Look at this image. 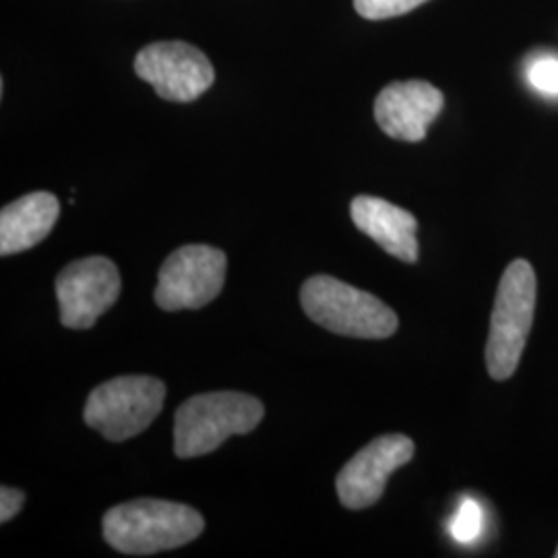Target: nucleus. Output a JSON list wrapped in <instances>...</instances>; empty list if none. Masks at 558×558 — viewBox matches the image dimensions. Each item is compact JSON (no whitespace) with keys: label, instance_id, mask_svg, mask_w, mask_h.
<instances>
[{"label":"nucleus","instance_id":"f257e3e1","mask_svg":"<svg viewBox=\"0 0 558 558\" xmlns=\"http://www.w3.org/2000/svg\"><path fill=\"white\" fill-rule=\"evenodd\" d=\"M104 539L122 555L149 557L199 538L205 519L189 505L135 499L112 507L101 521Z\"/></svg>","mask_w":558,"mask_h":558},{"label":"nucleus","instance_id":"423d86ee","mask_svg":"<svg viewBox=\"0 0 558 558\" xmlns=\"http://www.w3.org/2000/svg\"><path fill=\"white\" fill-rule=\"evenodd\" d=\"M226 253L207 244H189L161 265L156 304L161 311H195L220 296L226 281Z\"/></svg>","mask_w":558,"mask_h":558},{"label":"nucleus","instance_id":"ddd939ff","mask_svg":"<svg viewBox=\"0 0 558 558\" xmlns=\"http://www.w3.org/2000/svg\"><path fill=\"white\" fill-rule=\"evenodd\" d=\"M426 0H354L360 17L371 21L391 20L414 11Z\"/></svg>","mask_w":558,"mask_h":558},{"label":"nucleus","instance_id":"6e6552de","mask_svg":"<svg viewBox=\"0 0 558 558\" xmlns=\"http://www.w3.org/2000/svg\"><path fill=\"white\" fill-rule=\"evenodd\" d=\"M119 267L106 257L69 263L57 278L60 323L69 329H92L119 300Z\"/></svg>","mask_w":558,"mask_h":558},{"label":"nucleus","instance_id":"9b49d317","mask_svg":"<svg viewBox=\"0 0 558 558\" xmlns=\"http://www.w3.org/2000/svg\"><path fill=\"white\" fill-rule=\"evenodd\" d=\"M350 214L360 232L375 240L385 253L410 265L418 260V221L410 211L379 197L360 195L352 201Z\"/></svg>","mask_w":558,"mask_h":558},{"label":"nucleus","instance_id":"2eb2a0df","mask_svg":"<svg viewBox=\"0 0 558 558\" xmlns=\"http://www.w3.org/2000/svg\"><path fill=\"white\" fill-rule=\"evenodd\" d=\"M527 80L546 96H558V60L553 57L534 60L527 69Z\"/></svg>","mask_w":558,"mask_h":558},{"label":"nucleus","instance_id":"9d476101","mask_svg":"<svg viewBox=\"0 0 558 558\" xmlns=\"http://www.w3.org/2000/svg\"><path fill=\"white\" fill-rule=\"evenodd\" d=\"M445 106L439 89L426 81L389 83L375 101V119L391 140L418 143Z\"/></svg>","mask_w":558,"mask_h":558},{"label":"nucleus","instance_id":"f03ea898","mask_svg":"<svg viewBox=\"0 0 558 558\" xmlns=\"http://www.w3.org/2000/svg\"><path fill=\"white\" fill-rule=\"evenodd\" d=\"M259 399L239 391H214L186 399L174 418V453L180 459L214 453L234 435H248L263 420Z\"/></svg>","mask_w":558,"mask_h":558},{"label":"nucleus","instance_id":"f8f14e48","mask_svg":"<svg viewBox=\"0 0 558 558\" xmlns=\"http://www.w3.org/2000/svg\"><path fill=\"white\" fill-rule=\"evenodd\" d=\"M59 216V199L46 191L4 205L0 211V255L9 257L34 248L52 232Z\"/></svg>","mask_w":558,"mask_h":558},{"label":"nucleus","instance_id":"f3484780","mask_svg":"<svg viewBox=\"0 0 558 558\" xmlns=\"http://www.w3.org/2000/svg\"><path fill=\"white\" fill-rule=\"evenodd\" d=\"M557 558H558V548H557Z\"/></svg>","mask_w":558,"mask_h":558},{"label":"nucleus","instance_id":"39448f33","mask_svg":"<svg viewBox=\"0 0 558 558\" xmlns=\"http://www.w3.org/2000/svg\"><path fill=\"white\" fill-rule=\"evenodd\" d=\"M166 385L145 375H129L98 385L85 403V424L112 442L141 435L163 408Z\"/></svg>","mask_w":558,"mask_h":558},{"label":"nucleus","instance_id":"dca6fc26","mask_svg":"<svg viewBox=\"0 0 558 558\" xmlns=\"http://www.w3.org/2000/svg\"><path fill=\"white\" fill-rule=\"evenodd\" d=\"M23 505H25V495L21 490L11 488V486L0 488V521L2 523L15 518L23 509Z\"/></svg>","mask_w":558,"mask_h":558},{"label":"nucleus","instance_id":"0eeeda50","mask_svg":"<svg viewBox=\"0 0 558 558\" xmlns=\"http://www.w3.org/2000/svg\"><path fill=\"white\" fill-rule=\"evenodd\" d=\"M135 73L161 100L195 101L216 80L214 66L199 48L186 41H156L140 50Z\"/></svg>","mask_w":558,"mask_h":558},{"label":"nucleus","instance_id":"1a4fd4ad","mask_svg":"<svg viewBox=\"0 0 558 558\" xmlns=\"http://www.w3.org/2000/svg\"><path fill=\"white\" fill-rule=\"evenodd\" d=\"M414 440L405 435H383L350 459L336 480L345 509H366L379 502L389 476L414 458Z\"/></svg>","mask_w":558,"mask_h":558},{"label":"nucleus","instance_id":"4468645a","mask_svg":"<svg viewBox=\"0 0 558 558\" xmlns=\"http://www.w3.org/2000/svg\"><path fill=\"white\" fill-rule=\"evenodd\" d=\"M482 523H484V515H482L478 502L470 499L463 500L453 523H451V534L461 544H470L478 538Z\"/></svg>","mask_w":558,"mask_h":558},{"label":"nucleus","instance_id":"20e7f679","mask_svg":"<svg viewBox=\"0 0 558 558\" xmlns=\"http://www.w3.org/2000/svg\"><path fill=\"white\" fill-rule=\"evenodd\" d=\"M536 294L534 267L525 259L513 260L500 278L486 343V368L495 380H507L518 371L534 323Z\"/></svg>","mask_w":558,"mask_h":558},{"label":"nucleus","instance_id":"7ed1b4c3","mask_svg":"<svg viewBox=\"0 0 558 558\" xmlns=\"http://www.w3.org/2000/svg\"><path fill=\"white\" fill-rule=\"evenodd\" d=\"M300 304L313 323L345 338L387 339L398 331V315L383 300L331 276L306 279Z\"/></svg>","mask_w":558,"mask_h":558}]
</instances>
